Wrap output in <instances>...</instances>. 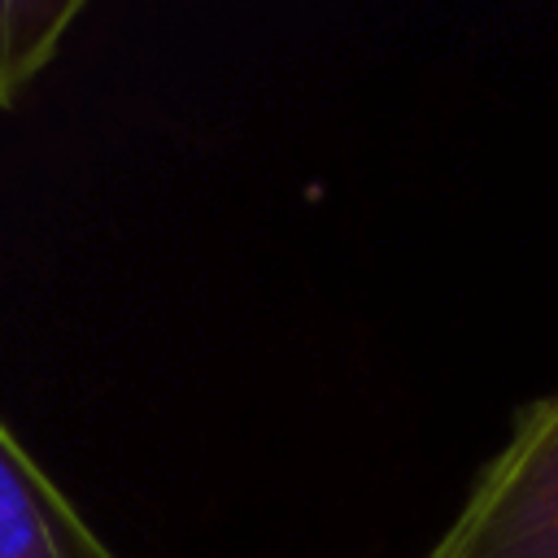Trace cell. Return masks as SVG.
I'll use <instances>...</instances> for the list:
<instances>
[{
	"label": "cell",
	"mask_w": 558,
	"mask_h": 558,
	"mask_svg": "<svg viewBox=\"0 0 558 558\" xmlns=\"http://www.w3.org/2000/svg\"><path fill=\"white\" fill-rule=\"evenodd\" d=\"M427 558H558V392L519 414Z\"/></svg>",
	"instance_id": "6da1fadb"
},
{
	"label": "cell",
	"mask_w": 558,
	"mask_h": 558,
	"mask_svg": "<svg viewBox=\"0 0 558 558\" xmlns=\"http://www.w3.org/2000/svg\"><path fill=\"white\" fill-rule=\"evenodd\" d=\"M0 558H118L0 418Z\"/></svg>",
	"instance_id": "7a4b0ae2"
},
{
	"label": "cell",
	"mask_w": 558,
	"mask_h": 558,
	"mask_svg": "<svg viewBox=\"0 0 558 558\" xmlns=\"http://www.w3.org/2000/svg\"><path fill=\"white\" fill-rule=\"evenodd\" d=\"M87 0H0V109H9L61 52Z\"/></svg>",
	"instance_id": "3957f363"
}]
</instances>
